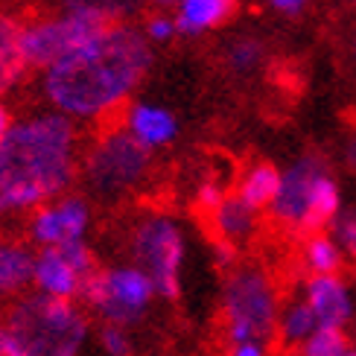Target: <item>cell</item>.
<instances>
[{
  "label": "cell",
  "mask_w": 356,
  "mask_h": 356,
  "mask_svg": "<svg viewBox=\"0 0 356 356\" xmlns=\"http://www.w3.org/2000/svg\"><path fill=\"white\" fill-rule=\"evenodd\" d=\"M149 67V47L131 26L111 24L47 67V97L67 114H99L123 102Z\"/></svg>",
  "instance_id": "1"
},
{
  "label": "cell",
  "mask_w": 356,
  "mask_h": 356,
  "mask_svg": "<svg viewBox=\"0 0 356 356\" xmlns=\"http://www.w3.org/2000/svg\"><path fill=\"white\" fill-rule=\"evenodd\" d=\"M73 126L67 117H35L0 143V216L56 199L73 175Z\"/></svg>",
  "instance_id": "2"
},
{
  "label": "cell",
  "mask_w": 356,
  "mask_h": 356,
  "mask_svg": "<svg viewBox=\"0 0 356 356\" xmlns=\"http://www.w3.org/2000/svg\"><path fill=\"white\" fill-rule=\"evenodd\" d=\"M6 324L18 333L26 356H82L88 342V316L82 309L38 292L12 304Z\"/></svg>",
  "instance_id": "3"
},
{
  "label": "cell",
  "mask_w": 356,
  "mask_h": 356,
  "mask_svg": "<svg viewBox=\"0 0 356 356\" xmlns=\"http://www.w3.org/2000/svg\"><path fill=\"white\" fill-rule=\"evenodd\" d=\"M222 318L231 345L269 342L280 318V298L272 277L257 266L234 269L222 289Z\"/></svg>",
  "instance_id": "4"
},
{
  "label": "cell",
  "mask_w": 356,
  "mask_h": 356,
  "mask_svg": "<svg viewBox=\"0 0 356 356\" xmlns=\"http://www.w3.org/2000/svg\"><path fill=\"white\" fill-rule=\"evenodd\" d=\"M155 284L143 269L131 266H111V269H97L82 292V301L91 313L102 318V324H117V327H131L138 324L155 301Z\"/></svg>",
  "instance_id": "5"
},
{
  "label": "cell",
  "mask_w": 356,
  "mask_h": 356,
  "mask_svg": "<svg viewBox=\"0 0 356 356\" xmlns=\"http://www.w3.org/2000/svg\"><path fill=\"white\" fill-rule=\"evenodd\" d=\"M131 257L149 275L161 298H178L184 266V234L164 213L143 216L131 231Z\"/></svg>",
  "instance_id": "6"
},
{
  "label": "cell",
  "mask_w": 356,
  "mask_h": 356,
  "mask_svg": "<svg viewBox=\"0 0 356 356\" xmlns=\"http://www.w3.org/2000/svg\"><path fill=\"white\" fill-rule=\"evenodd\" d=\"M149 146H143L126 129L114 126L99 138V143L85 161L88 187L106 199L120 196V193L140 184V178L149 170Z\"/></svg>",
  "instance_id": "7"
},
{
  "label": "cell",
  "mask_w": 356,
  "mask_h": 356,
  "mask_svg": "<svg viewBox=\"0 0 356 356\" xmlns=\"http://www.w3.org/2000/svg\"><path fill=\"white\" fill-rule=\"evenodd\" d=\"M114 21L99 18V15L88 12H67V18L35 24L24 29V58L33 67H53L56 62H62L67 53H73L82 44L97 38L99 33H106Z\"/></svg>",
  "instance_id": "8"
},
{
  "label": "cell",
  "mask_w": 356,
  "mask_h": 356,
  "mask_svg": "<svg viewBox=\"0 0 356 356\" xmlns=\"http://www.w3.org/2000/svg\"><path fill=\"white\" fill-rule=\"evenodd\" d=\"M97 275L94 251L85 243H73L62 248H41L35 254L33 286L38 295L53 301H82L88 280Z\"/></svg>",
  "instance_id": "9"
},
{
  "label": "cell",
  "mask_w": 356,
  "mask_h": 356,
  "mask_svg": "<svg viewBox=\"0 0 356 356\" xmlns=\"http://www.w3.org/2000/svg\"><path fill=\"white\" fill-rule=\"evenodd\" d=\"M91 225L88 202L79 196H65L58 202L41 204L29 219V240L38 248H62L85 243V231Z\"/></svg>",
  "instance_id": "10"
},
{
  "label": "cell",
  "mask_w": 356,
  "mask_h": 356,
  "mask_svg": "<svg viewBox=\"0 0 356 356\" xmlns=\"http://www.w3.org/2000/svg\"><path fill=\"white\" fill-rule=\"evenodd\" d=\"M324 175V161L318 155H304L280 175V190L272 204L275 222L295 231H304V222L309 213V199H313L316 181Z\"/></svg>",
  "instance_id": "11"
},
{
  "label": "cell",
  "mask_w": 356,
  "mask_h": 356,
  "mask_svg": "<svg viewBox=\"0 0 356 356\" xmlns=\"http://www.w3.org/2000/svg\"><path fill=\"white\" fill-rule=\"evenodd\" d=\"M304 301L313 309L318 327L345 330L353 318V295L339 275H313L304 286Z\"/></svg>",
  "instance_id": "12"
},
{
  "label": "cell",
  "mask_w": 356,
  "mask_h": 356,
  "mask_svg": "<svg viewBox=\"0 0 356 356\" xmlns=\"http://www.w3.org/2000/svg\"><path fill=\"white\" fill-rule=\"evenodd\" d=\"M211 225L219 236V243L236 248L240 243L251 240L257 231V211L248 207L240 196H225L216 211L211 213Z\"/></svg>",
  "instance_id": "13"
},
{
  "label": "cell",
  "mask_w": 356,
  "mask_h": 356,
  "mask_svg": "<svg viewBox=\"0 0 356 356\" xmlns=\"http://www.w3.org/2000/svg\"><path fill=\"white\" fill-rule=\"evenodd\" d=\"M21 41H24V26L15 18L0 15V91H6L9 85L18 82L26 67Z\"/></svg>",
  "instance_id": "14"
},
{
  "label": "cell",
  "mask_w": 356,
  "mask_h": 356,
  "mask_svg": "<svg viewBox=\"0 0 356 356\" xmlns=\"http://www.w3.org/2000/svg\"><path fill=\"white\" fill-rule=\"evenodd\" d=\"M129 126L143 146H161L175 138V117L155 106H135L129 114Z\"/></svg>",
  "instance_id": "15"
},
{
  "label": "cell",
  "mask_w": 356,
  "mask_h": 356,
  "mask_svg": "<svg viewBox=\"0 0 356 356\" xmlns=\"http://www.w3.org/2000/svg\"><path fill=\"white\" fill-rule=\"evenodd\" d=\"M234 12V0H181L178 3L175 29L181 33H202L222 24Z\"/></svg>",
  "instance_id": "16"
},
{
  "label": "cell",
  "mask_w": 356,
  "mask_h": 356,
  "mask_svg": "<svg viewBox=\"0 0 356 356\" xmlns=\"http://www.w3.org/2000/svg\"><path fill=\"white\" fill-rule=\"evenodd\" d=\"M277 190H280V172L272 164H254L240 181V193L236 196L248 207H254V211H263V207L275 204Z\"/></svg>",
  "instance_id": "17"
},
{
  "label": "cell",
  "mask_w": 356,
  "mask_h": 356,
  "mask_svg": "<svg viewBox=\"0 0 356 356\" xmlns=\"http://www.w3.org/2000/svg\"><path fill=\"white\" fill-rule=\"evenodd\" d=\"M336 216H339V187L333 181V175L324 172L316 181L313 199H309V213L304 222V231L309 236L321 234V228H327L330 222H336Z\"/></svg>",
  "instance_id": "18"
},
{
  "label": "cell",
  "mask_w": 356,
  "mask_h": 356,
  "mask_svg": "<svg viewBox=\"0 0 356 356\" xmlns=\"http://www.w3.org/2000/svg\"><path fill=\"white\" fill-rule=\"evenodd\" d=\"M318 330V321L313 316V309L307 307V301H292L289 307L280 309V318H277V336L284 345L292 348H301L309 336Z\"/></svg>",
  "instance_id": "19"
},
{
  "label": "cell",
  "mask_w": 356,
  "mask_h": 356,
  "mask_svg": "<svg viewBox=\"0 0 356 356\" xmlns=\"http://www.w3.org/2000/svg\"><path fill=\"white\" fill-rule=\"evenodd\" d=\"M304 263L313 275H339L345 263V251L330 234H313L304 243Z\"/></svg>",
  "instance_id": "20"
},
{
  "label": "cell",
  "mask_w": 356,
  "mask_h": 356,
  "mask_svg": "<svg viewBox=\"0 0 356 356\" xmlns=\"http://www.w3.org/2000/svg\"><path fill=\"white\" fill-rule=\"evenodd\" d=\"M348 348V336L345 330H330V327H318L307 342L298 348L301 356H345Z\"/></svg>",
  "instance_id": "21"
},
{
  "label": "cell",
  "mask_w": 356,
  "mask_h": 356,
  "mask_svg": "<svg viewBox=\"0 0 356 356\" xmlns=\"http://www.w3.org/2000/svg\"><path fill=\"white\" fill-rule=\"evenodd\" d=\"M70 12H88V15H99V18L117 21L120 15H129L140 6V0H65Z\"/></svg>",
  "instance_id": "22"
},
{
  "label": "cell",
  "mask_w": 356,
  "mask_h": 356,
  "mask_svg": "<svg viewBox=\"0 0 356 356\" xmlns=\"http://www.w3.org/2000/svg\"><path fill=\"white\" fill-rule=\"evenodd\" d=\"M260 58H263V44L257 38H240L228 47V62H231L234 70H240V73L254 70L260 65Z\"/></svg>",
  "instance_id": "23"
},
{
  "label": "cell",
  "mask_w": 356,
  "mask_h": 356,
  "mask_svg": "<svg viewBox=\"0 0 356 356\" xmlns=\"http://www.w3.org/2000/svg\"><path fill=\"white\" fill-rule=\"evenodd\" d=\"M99 350L106 356H131L135 342L129 336V327H117V324H102L99 330Z\"/></svg>",
  "instance_id": "24"
},
{
  "label": "cell",
  "mask_w": 356,
  "mask_h": 356,
  "mask_svg": "<svg viewBox=\"0 0 356 356\" xmlns=\"http://www.w3.org/2000/svg\"><path fill=\"white\" fill-rule=\"evenodd\" d=\"M333 240L348 257H356V211H348L342 216H336L333 222Z\"/></svg>",
  "instance_id": "25"
},
{
  "label": "cell",
  "mask_w": 356,
  "mask_h": 356,
  "mask_svg": "<svg viewBox=\"0 0 356 356\" xmlns=\"http://www.w3.org/2000/svg\"><path fill=\"white\" fill-rule=\"evenodd\" d=\"M222 202H225V193H222V187H219L216 181H204V184L196 190V207H199L202 213H207V216H211Z\"/></svg>",
  "instance_id": "26"
},
{
  "label": "cell",
  "mask_w": 356,
  "mask_h": 356,
  "mask_svg": "<svg viewBox=\"0 0 356 356\" xmlns=\"http://www.w3.org/2000/svg\"><path fill=\"white\" fill-rule=\"evenodd\" d=\"M0 356H26L18 333L9 327L6 318H0Z\"/></svg>",
  "instance_id": "27"
},
{
  "label": "cell",
  "mask_w": 356,
  "mask_h": 356,
  "mask_svg": "<svg viewBox=\"0 0 356 356\" xmlns=\"http://www.w3.org/2000/svg\"><path fill=\"white\" fill-rule=\"evenodd\" d=\"M149 38H155V41H167L172 33H175V21H170V18H164V15H158V18H152L149 21Z\"/></svg>",
  "instance_id": "28"
},
{
  "label": "cell",
  "mask_w": 356,
  "mask_h": 356,
  "mask_svg": "<svg viewBox=\"0 0 356 356\" xmlns=\"http://www.w3.org/2000/svg\"><path fill=\"white\" fill-rule=\"evenodd\" d=\"M231 356H269V350H266V342H240L231 345Z\"/></svg>",
  "instance_id": "29"
},
{
  "label": "cell",
  "mask_w": 356,
  "mask_h": 356,
  "mask_svg": "<svg viewBox=\"0 0 356 356\" xmlns=\"http://www.w3.org/2000/svg\"><path fill=\"white\" fill-rule=\"evenodd\" d=\"M304 3H307V0H272V6H275V9L289 12V15H292V12H298Z\"/></svg>",
  "instance_id": "30"
},
{
  "label": "cell",
  "mask_w": 356,
  "mask_h": 356,
  "mask_svg": "<svg viewBox=\"0 0 356 356\" xmlns=\"http://www.w3.org/2000/svg\"><path fill=\"white\" fill-rule=\"evenodd\" d=\"M345 164L356 172V138H350L348 146H345Z\"/></svg>",
  "instance_id": "31"
},
{
  "label": "cell",
  "mask_w": 356,
  "mask_h": 356,
  "mask_svg": "<svg viewBox=\"0 0 356 356\" xmlns=\"http://www.w3.org/2000/svg\"><path fill=\"white\" fill-rule=\"evenodd\" d=\"M9 131H12V129H9V111H6L3 106H0V143H3V140L9 138Z\"/></svg>",
  "instance_id": "32"
},
{
  "label": "cell",
  "mask_w": 356,
  "mask_h": 356,
  "mask_svg": "<svg viewBox=\"0 0 356 356\" xmlns=\"http://www.w3.org/2000/svg\"><path fill=\"white\" fill-rule=\"evenodd\" d=\"M158 6H175V3H181V0H155Z\"/></svg>",
  "instance_id": "33"
},
{
  "label": "cell",
  "mask_w": 356,
  "mask_h": 356,
  "mask_svg": "<svg viewBox=\"0 0 356 356\" xmlns=\"http://www.w3.org/2000/svg\"><path fill=\"white\" fill-rule=\"evenodd\" d=\"M345 356H356V350H348V353H345Z\"/></svg>",
  "instance_id": "34"
},
{
  "label": "cell",
  "mask_w": 356,
  "mask_h": 356,
  "mask_svg": "<svg viewBox=\"0 0 356 356\" xmlns=\"http://www.w3.org/2000/svg\"><path fill=\"white\" fill-rule=\"evenodd\" d=\"M0 301H6V295H3V292H0Z\"/></svg>",
  "instance_id": "35"
},
{
  "label": "cell",
  "mask_w": 356,
  "mask_h": 356,
  "mask_svg": "<svg viewBox=\"0 0 356 356\" xmlns=\"http://www.w3.org/2000/svg\"><path fill=\"white\" fill-rule=\"evenodd\" d=\"M353 3H356V0H353Z\"/></svg>",
  "instance_id": "36"
}]
</instances>
